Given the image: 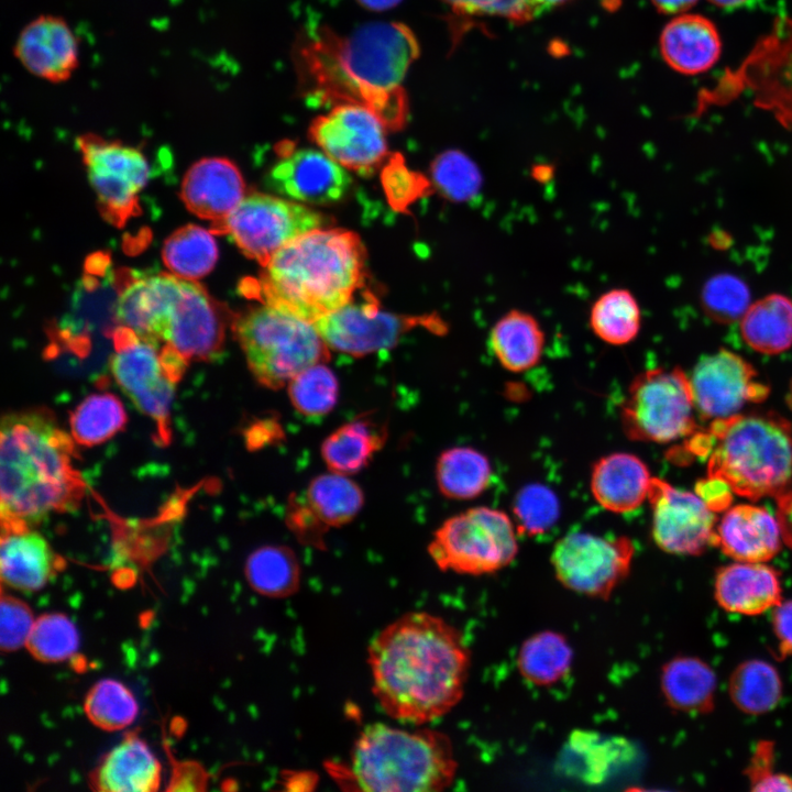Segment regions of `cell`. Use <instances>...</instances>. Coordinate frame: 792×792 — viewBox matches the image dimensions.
I'll list each match as a JSON object with an SVG mask.
<instances>
[{
    "label": "cell",
    "mask_w": 792,
    "mask_h": 792,
    "mask_svg": "<svg viewBox=\"0 0 792 792\" xmlns=\"http://www.w3.org/2000/svg\"><path fill=\"white\" fill-rule=\"evenodd\" d=\"M419 53L414 32L399 22L366 23L346 35L318 25L297 44L300 88L310 103L362 105L397 130L408 114L402 82Z\"/></svg>",
    "instance_id": "obj_1"
},
{
    "label": "cell",
    "mask_w": 792,
    "mask_h": 792,
    "mask_svg": "<svg viewBox=\"0 0 792 792\" xmlns=\"http://www.w3.org/2000/svg\"><path fill=\"white\" fill-rule=\"evenodd\" d=\"M372 693L391 718L422 726L463 697L471 656L462 632L427 612H409L370 641Z\"/></svg>",
    "instance_id": "obj_2"
},
{
    "label": "cell",
    "mask_w": 792,
    "mask_h": 792,
    "mask_svg": "<svg viewBox=\"0 0 792 792\" xmlns=\"http://www.w3.org/2000/svg\"><path fill=\"white\" fill-rule=\"evenodd\" d=\"M74 441L46 408L3 416L0 438L2 530L31 528L53 513L78 506L85 483L74 465L77 457Z\"/></svg>",
    "instance_id": "obj_3"
},
{
    "label": "cell",
    "mask_w": 792,
    "mask_h": 792,
    "mask_svg": "<svg viewBox=\"0 0 792 792\" xmlns=\"http://www.w3.org/2000/svg\"><path fill=\"white\" fill-rule=\"evenodd\" d=\"M365 248L358 234L320 228L282 248L255 282L263 304L315 323L352 301L364 283Z\"/></svg>",
    "instance_id": "obj_4"
},
{
    "label": "cell",
    "mask_w": 792,
    "mask_h": 792,
    "mask_svg": "<svg viewBox=\"0 0 792 792\" xmlns=\"http://www.w3.org/2000/svg\"><path fill=\"white\" fill-rule=\"evenodd\" d=\"M458 769L449 736L440 730L373 723L353 743L349 771L363 791L438 792L453 782Z\"/></svg>",
    "instance_id": "obj_5"
},
{
    "label": "cell",
    "mask_w": 792,
    "mask_h": 792,
    "mask_svg": "<svg viewBox=\"0 0 792 792\" xmlns=\"http://www.w3.org/2000/svg\"><path fill=\"white\" fill-rule=\"evenodd\" d=\"M707 433L708 477L724 481L737 495L776 498L791 484L792 427L782 416L737 414L713 420Z\"/></svg>",
    "instance_id": "obj_6"
},
{
    "label": "cell",
    "mask_w": 792,
    "mask_h": 792,
    "mask_svg": "<svg viewBox=\"0 0 792 792\" xmlns=\"http://www.w3.org/2000/svg\"><path fill=\"white\" fill-rule=\"evenodd\" d=\"M232 330L256 382L273 391L330 356L314 323L266 304L233 318Z\"/></svg>",
    "instance_id": "obj_7"
},
{
    "label": "cell",
    "mask_w": 792,
    "mask_h": 792,
    "mask_svg": "<svg viewBox=\"0 0 792 792\" xmlns=\"http://www.w3.org/2000/svg\"><path fill=\"white\" fill-rule=\"evenodd\" d=\"M110 370L121 389L157 427L158 443L170 439L169 413L176 383L188 363L175 349L145 340L132 329L118 326L112 332Z\"/></svg>",
    "instance_id": "obj_8"
},
{
    "label": "cell",
    "mask_w": 792,
    "mask_h": 792,
    "mask_svg": "<svg viewBox=\"0 0 792 792\" xmlns=\"http://www.w3.org/2000/svg\"><path fill=\"white\" fill-rule=\"evenodd\" d=\"M515 522L495 508L477 506L444 520L433 532L428 553L441 571L465 575L495 573L517 556Z\"/></svg>",
    "instance_id": "obj_9"
},
{
    "label": "cell",
    "mask_w": 792,
    "mask_h": 792,
    "mask_svg": "<svg viewBox=\"0 0 792 792\" xmlns=\"http://www.w3.org/2000/svg\"><path fill=\"white\" fill-rule=\"evenodd\" d=\"M690 378L678 366L645 371L620 406L624 433L634 441L668 443L697 432Z\"/></svg>",
    "instance_id": "obj_10"
},
{
    "label": "cell",
    "mask_w": 792,
    "mask_h": 792,
    "mask_svg": "<svg viewBox=\"0 0 792 792\" xmlns=\"http://www.w3.org/2000/svg\"><path fill=\"white\" fill-rule=\"evenodd\" d=\"M330 222L327 216L304 204L252 193L224 220L215 223L212 230L229 235L245 256L265 266L286 244Z\"/></svg>",
    "instance_id": "obj_11"
},
{
    "label": "cell",
    "mask_w": 792,
    "mask_h": 792,
    "mask_svg": "<svg viewBox=\"0 0 792 792\" xmlns=\"http://www.w3.org/2000/svg\"><path fill=\"white\" fill-rule=\"evenodd\" d=\"M634 554V542L627 536L578 531L557 541L551 564L557 580L565 588L607 600L628 576Z\"/></svg>",
    "instance_id": "obj_12"
},
{
    "label": "cell",
    "mask_w": 792,
    "mask_h": 792,
    "mask_svg": "<svg viewBox=\"0 0 792 792\" xmlns=\"http://www.w3.org/2000/svg\"><path fill=\"white\" fill-rule=\"evenodd\" d=\"M386 129L367 107L340 103L317 117L308 132L310 140L341 166L370 175L387 157Z\"/></svg>",
    "instance_id": "obj_13"
},
{
    "label": "cell",
    "mask_w": 792,
    "mask_h": 792,
    "mask_svg": "<svg viewBox=\"0 0 792 792\" xmlns=\"http://www.w3.org/2000/svg\"><path fill=\"white\" fill-rule=\"evenodd\" d=\"M690 382L695 409L711 420L737 415L746 404L763 402L770 392L749 362L726 349L702 356Z\"/></svg>",
    "instance_id": "obj_14"
},
{
    "label": "cell",
    "mask_w": 792,
    "mask_h": 792,
    "mask_svg": "<svg viewBox=\"0 0 792 792\" xmlns=\"http://www.w3.org/2000/svg\"><path fill=\"white\" fill-rule=\"evenodd\" d=\"M654 543L672 554L695 556L715 541V515L696 494L653 477L648 494Z\"/></svg>",
    "instance_id": "obj_15"
},
{
    "label": "cell",
    "mask_w": 792,
    "mask_h": 792,
    "mask_svg": "<svg viewBox=\"0 0 792 792\" xmlns=\"http://www.w3.org/2000/svg\"><path fill=\"white\" fill-rule=\"evenodd\" d=\"M425 319L383 311L369 298L359 304L350 301L314 324L330 350L364 356L393 348L418 326L430 327Z\"/></svg>",
    "instance_id": "obj_16"
},
{
    "label": "cell",
    "mask_w": 792,
    "mask_h": 792,
    "mask_svg": "<svg viewBox=\"0 0 792 792\" xmlns=\"http://www.w3.org/2000/svg\"><path fill=\"white\" fill-rule=\"evenodd\" d=\"M230 319L227 308L196 280L182 278L180 294L173 307L165 343L189 361H211L224 346Z\"/></svg>",
    "instance_id": "obj_17"
},
{
    "label": "cell",
    "mask_w": 792,
    "mask_h": 792,
    "mask_svg": "<svg viewBox=\"0 0 792 792\" xmlns=\"http://www.w3.org/2000/svg\"><path fill=\"white\" fill-rule=\"evenodd\" d=\"M351 183L346 168L322 151L312 148L282 152L266 177L267 186L279 196L317 206L343 199Z\"/></svg>",
    "instance_id": "obj_18"
},
{
    "label": "cell",
    "mask_w": 792,
    "mask_h": 792,
    "mask_svg": "<svg viewBox=\"0 0 792 792\" xmlns=\"http://www.w3.org/2000/svg\"><path fill=\"white\" fill-rule=\"evenodd\" d=\"M755 102L792 129V20L784 19L749 55L741 70Z\"/></svg>",
    "instance_id": "obj_19"
},
{
    "label": "cell",
    "mask_w": 792,
    "mask_h": 792,
    "mask_svg": "<svg viewBox=\"0 0 792 792\" xmlns=\"http://www.w3.org/2000/svg\"><path fill=\"white\" fill-rule=\"evenodd\" d=\"M180 289L182 278L172 273L132 274L119 290L114 306L118 326L132 329L145 340L165 343Z\"/></svg>",
    "instance_id": "obj_20"
},
{
    "label": "cell",
    "mask_w": 792,
    "mask_h": 792,
    "mask_svg": "<svg viewBox=\"0 0 792 792\" xmlns=\"http://www.w3.org/2000/svg\"><path fill=\"white\" fill-rule=\"evenodd\" d=\"M14 54L30 73L52 82L67 80L79 63L75 34L55 15L31 21L20 33Z\"/></svg>",
    "instance_id": "obj_21"
},
{
    "label": "cell",
    "mask_w": 792,
    "mask_h": 792,
    "mask_svg": "<svg viewBox=\"0 0 792 792\" xmlns=\"http://www.w3.org/2000/svg\"><path fill=\"white\" fill-rule=\"evenodd\" d=\"M245 196V184L237 165L224 157H206L186 172L180 197L197 217L218 223L224 220Z\"/></svg>",
    "instance_id": "obj_22"
},
{
    "label": "cell",
    "mask_w": 792,
    "mask_h": 792,
    "mask_svg": "<svg viewBox=\"0 0 792 792\" xmlns=\"http://www.w3.org/2000/svg\"><path fill=\"white\" fill-rule=\"evenodd\" d=\"M783 536L777 517L766 508L741 504L729 508L715 529L714 546L740 562H767L781 549Z\"/></svg>",
    "instance_id": "obj_23"
},
{
    "label": "cell",
    "mask_w": 792,
    "mask_h": 792,
    "mask_svg": "<svg viewBox=\"0 0 792 792\" xmlns=\"http://www.w3.org/2000/svg\"><path fill=\"white\" fill-rule=\"evenodd\" d=\"M161 778V763L150 747L135 733H128L99 760L88 782L95 791L153 792Z\"/></svg>",
    "instance_id": "obj_24"
},
{
    "label": "cell",
    "mask_w": 792,
    "mask_h": 792,
    "mask_svg": "<svg viewBox=\"0 0 792 792\" xmlns=\"http://www.w3.org/2000/svg\"><path fill=\"white\" fill-rule=\"evenodd\" d=\"M63 564L62 558L37 531L31 528L2 530L0 574L7 586L21 592L38 591Z\"/></svg>",
    "instance_id": "obj_25"
},
{
    "label": "cell",
    "mask_w": 792,
    "mask_h": 792,
    "mask_svg": "<svg viewBox=\"0 0 792 792\" xmlns=\"http://www.w3.org/2000/svg\"><path fill=\"white\" fill-rule=\"evenodd\" d=\"M781 591L779 572L765 562L737 561L715 575V598L729 613L760 615L781 603Z\"/></svg>",
    "instance_id": "obj_26"
},
{
    "label": "cell",
    "mask_w": 792,
    "mask_h": 792,
    "mask_svg": "<svg viewBox=\"0 0 792 792\" xmlns=\"http://www.w3.org/2000/svg\"><path fill=\"white\" fill-rule=\"evenodd\" d=\"M660 53L675 72L697 75L717 63L722 54V41L710 19L701 14L682 13L663 28Z\"/></svg>",
    "instance_id": "obj_27"
},
{
    "label": "cell",
    "mask_w": 792,
    "mask_h": 792,
    "mask_svg": "<svg viewBox=\"0 0 792 792\" xmlns=\"http://www.w3.org/2000/svg\"><path fill=\"white\" fill-rule=\"evenodd\" d=\"M651 480L648 466L637 455L614 452L594 463L590 487L594 499L604 509L625 514L648 499Z\"/></svg>",
    "instance_id": "obj_28"
},
{
    "label": "cell",
    "mask_w": 792,
    "mask_h": 792,
    "mask_svg": "<svg viewBox=\"0 0 792 792\" xmlns=\"http://www.w3.org/2000/svg\"><path fill=\"white\" fill-rule=\"evenodd\" d=\"M544 332L529 312L512 309L492 327L490 345L498 363L507 371L522 373L536 366L544 350Z\"/></svg>",
    "instance_id": "obj_29"
},
{
    "label": "cell",
    "mask_w": 792,
    "mask_h": 792,
    "mask_svg": "<svg viewBox=\"0 0 792 792\" xmlns=\"http://www.w3.org/2000/svg\"><path fill=\"white\" fill-rule=\"evenodd\" d=\"M387 439L385 427L360 416L328 435L320 454L331 472L352 475L365 469Z\"/></svg>",
    "instance_id": "obj_30"
},
{
    "label": "cell",
    "mask_w": 792,
    "mask_h": 792,
    "mask_svg": "<svg viewBox=\"0 0 792 792\" xmlns=\"http://www.w3.org/2000/svg\"><path fill=\"white\" fill-rule=\"evenodd\" d=\"M661 692L668 705L684 713L713 710L716 676L712 668L694 657H676L661 670Z\"/></svg>",
    "instance_id": "obj_31"
},
{
    "label": "cell",
    "mask_w": 792,
    "mask_h": 792,
    "mask_svg": "<svg viewBox=\"0 0 792 792\" xmlns=\"http://www.w3.org/2000/svg\"><path fill=\"white\" fill-rule=\"evenodd\" d=\"M744 341L762 354H779L792 345V299L770 294L750 304L740 318Z\"/></svg>",
    "instance_id": "obj_32"
},
{
    "label": "cell",
    "mask_w": 792,
    "mask_h": 792,
    "mask_svg": "<svg viewBox=\"0 0 792 792\" xmlns=\"http://www.w3.org/2000/svg\"><path fill=\"white\" fill-rule=\"evenodd\" d=\"M301 497L328 529L351 522L365 502L356 482L331 471L311 479Z\"/></svg>",
    "instance_id": "obj_33"
},
{
    "label": "cell",
    "mask_w": 792,
    "mask_h": 792,
    "mask_svg": "<svg viewBox=\"0 0 792 792\" xmlns=\"http://www.w3.org/2000/svg\"><path fill=\"white\" fill-rule=\"evenodd\" d=\"M435 477L447 498L465 501L480 496L490 485L492 465L486 455L470 447L442 451L437 459Z\"/></svg>",
    "instance_id": "obj_34"
},
{
    "label": "cell",
    "mask_w": 792,
    "mask_h": 792,
    "mask_svg": "<svg viewBox=\"0 0 792 792\" xmlns=\"http://www.w3.org/2000/svg\"><path fill=\"white\" fill-rule=\"evenodd\" d=\"M244 572L249 585L266 597L285 598L300 586L299 560L285 544H266L255 549L246 559Z\"/></svg>",
    "instance_id": "obj_35"
},
{
    "label": "cell",
    "mask_w": 792,
    "mask_h": 792,
    "mask_svg": "<svg viewBox=\"0 0 792 792\" xmlns=\"http://www.w3.org/2000/svg\"><path fill=\"white\" fill-rule=\"evenodd\" d=\"M573 651L564 635L543 630L528 637L517 654L520 675L537 686H551L570 671Z\"/></svg>",
    "instance_id": "obj_36"
},
{
    "label": "cell",
    "mask_w": 792,
    "mask_h": 792,
    "mask_svg": "<svg viewBox=\"0 0 792 792\" xmlns=\"http://www.w3.org/2000/svg\"><path fill=\"white\" fill-rule=\"evenodd\" d=\"M219 255L211 231L196 224L184 226L164 242L162 258L175 276L197 280L211 272Z\"/></svg>",
    "instance_id": "obj_37"
},
{
    "label": "cell",
    "mask_w": 792,
    "mask_h": 792,
    "mask_svg": "<svg viewBox=\"0 0 792 792\" xmlns=\"http://www.w3.org/2000/svg\"><path fill=\"white\" fill-rule=\"evenodd\" d=\"M588 323L603 342L616 346L628 344L641 328L640 306L629 289H609L592 304Z\"/></svg>",
    "instance_id": "obj_38"
},
{
    "label": "cell",
    "mask_w": 792,
    "mask_h": 792,
    "mask_svg": "<svg viewBox=\"0 0 792 792\" xmlns=\"http://www.w3.org/2000/svg\"><path fill=\"white\" fill-rule=\"evenodd\" d=\"M87 170L114 175L141 190L150 178V165L143 153L118 141L88 133L77 139Z\"/></svg>",
    "instance_id": "obj_39"
},
{
    "label": "cell",
    "mask_w": 792,
    "mask_h": 792,
    "mask_svg": "<svg viewBox=\"0 0 792 792\" xmlns=\"http://www.w3.org/2000/svg\"><path fill=\"white\" fill-rule=\"evenodd\" d=\"M733 703L744 713L759 715L776 707L782 695V682L776 668L763 660L741 662L728 684Z\"/></svg>",
    "instance_id": "obj_40"
},
{
    "label": "cell",
    "mask_w": 792,
    "mask_h": 792,
    "mask_svg": "<svg viewBox=\"0 0 792 792\" xmlns=\"http://www.w3.org/2000/svg\"><path fill=\"white\" fill-rule=\"evenodd\" d=\"M127 420L124 406L116 395L91 394L70 414V435L82 447L98 446L121 431Z\"/></svg>",
    "instance_id": "obj_41"
},
{
    "label": "cell",
    "mask_w": 792,
    "mask_h": 792,
    "mask_svg": "<svg viewBox=\"0 0 792 792\" xmlns=\"http://www.w3.org/2000/svg\"><path fill=\"white\" fill-rule=\"evenodd\" d=\"M627 750L625 739L578 730L569 739L564 765H572L575 776L583 781L597 783L607 778L615 765L625 758Z\"/></svg>",
    "instance_id": "obj_42"
},
{
    "label": "cell",
    "mask_w": 792,
    "mask_h": 792,
    "mask_svg": "<svg viewBox=\"0 0 792 792\" xmlns=\"http://www.w3.org/2000/svg\"><path fill=\"white\" fill-rule=\"evenodd\" d=\"M84 711L98 728L116 732L130 726L138 716L139 704L123 683L102 679L85 696Z\"/></svg>",
    "instance_id": "obj_43"
},
{
    "label": "cell",
    "mask_w": 792,
    "mask_h": 792,
    "mask_svg": "<svg viewBox=\"0 0 792 792\" xmlns=\"http://www.w3.org/2000/svg\"><path fill=\"white\" fill-rule=\"evenodd\" d=\"M294 409L305 417H322L336 407L340 385L333 371L322 363L311 365L294 376L286 386Z\"/></svg>",
    "instance_id": "obj_44"
},
{
    "label": "cell",
    "mask_w": 792,
    "mask_h": 792,
    "mask_svg": "<svg viewBox=\"0 0 792 792\" xmlns=\"http://www.w3.org/2000/svg\"><path fill=\"white\" fill-rule=\"evenodd\" d=\"M79 635L75 624L62 613L38 616L25 647L38 661L56 663L69 659L78 649Z\"/></svg>",
    "instance_id": "obj_45"
},
{
    "label": "cell",
    "mask_w": 792,
    "mask_h": 792,
    "mask_svg": "<svg viewBox=\"0 0 792 792\" xmlns=\"http://www.w3.org/2000/svg\"><path fill=\"white\" fill-rule=\"evenodd\" d=\"M431 180L444 198L454 202L471 200L482 184L475 163L458 150L444 151L433 160Z\"/></svg>",
    "instance_id": "obj_46"
},
{
    "label": "cell",
    "mask_w": 792,
    "mask_h": 792,
    "mask_svg": "<svg viewBox=\"0 0 792 792\" xmlns=\"http://www.w3.org/2000/svg\"><path fill=\"white\" fill-rule=\"evenodd\" d=\"M702 308L718 323L739 320L750 306V292L745 282L732 274H717L710 278L701 293Z\"/></svg>",
    "instance_id": "obj_47"
},
{
    "label": "cell",
    "mask_w": 792,
    "mask_h": 792,
    "mask_svg": "<svg viewBox=\"0 0 792 792\" xmlns=\"http://www.w3.org/2000/svg\"><path fill=\"white\" fill-rule=\"evenodd\" d=\"M513 509L517 531L529 536L550 529L560 514L557 495L542 484L524 486L514 499Z\"/></svg>",
    "instance_id": "obj_48"
},
{
    "label": "cell",
    "mask_w": 792,
    "mask_h": 792,
    "mask_svg": "<svg viewBox=\"0 0 792 792\" xmlns=\"http://www.w3.org/2000/svg\"><path fill=\"white\" fill-rule=\"evenodd\" d=\"M455 14L463 16H493L515 24H525L537 16L529 0H439Z\"/></svg>",
    "instance_id": "obj_49"
},
{
    "label": "cell",
    "mask_w": 792,
    "mask_h": 792,
    "mask_svg": "<svg viewBox=\"0 0 792 792\" xmlns=\"http://www.w3.org/2000/svg\"><path fill=\"white\" fill-rule=\"evenodd\" d=\"M34 616L26 603L2 593L0 603V648L3 652L25 646L34 625Z\"/></svg>",
    "instance_id": "obj_50"
},
{
    "label": "cell",
    "mask_w": 792,
    "mask_h": 792,
    "mask_svg": "<svg viewBox=\"0 0 792 792\" xmlns=\"http://www.w3.org/2000/svg\"><path fill=\"white\" fill-rule=\"evenodd\" d=\"M773 759V744L768 740L759 741L747 767L751 790L792 791V777L776 771Z\"/></svg>",
    "instance_id": "obj_51"
},
{
    "label": "cell",
    "mask_w": 792,
    "mask_h": 792,
    "mask_svg": "<svg viewBox=\"0 0 792 792\" xmlns=\"http://www.w3.org/2000/svg\"><path fill=\"white\" fill-rule=\"evenodd\" d=\"M288 529L302 544L322 548L329 529L316 517L302 497L292 494L285 513Z\"/></svg>",
    "instance_id": "obj_52"
},
{
    "label": "cell",
    "mask_w": 792,
    "mask_h": 792,
    "mask_svg": "<svg viewBox=\"0 0 792 792\" xmlns=\"http://www.w3.org/2000/svg\"><path fill=\"white\" fill-rule=\"evenodd\" d=\"M772 625L781 657L792 654V601L781 602L774 607Z\"/></svg>",
    "instance_id": "obj_53"
},
{
    "label": "cell",
    "mask_w": 792,
    "mask_h": 792,
    "mask_svg": "<svg viewBox=\"0 0 792 792\" xmlns=\"http://www.w3.org/2000/svg\"><path fill=\"white\" fill-rule=\"evenodd\" d=\"M207 783L204 769L195 762H179L174 767L169 790H202Z\"/></svg>",
    "instance_id": "obj_54"
},
{
    "label": "cell",
    "mask_w": 792,
    "mask_h": 792,
    "mask_svg": "<svg viewBox=\"0 0 792 792\" xmlns=\"http://www.w3.org/2000/svg\"><path fill=\"white\" fill-rule=\"evenodd\" d=\"M697 495L713 510L724 509L729 505L732 488L722 480L708 477L696 485Z\"/></svg>",
    "instance_id": "obj_55"
},
{
    "label": "cell",
    "mask_w": 792,
    "mask_h": 792,
    "mask_svg": "<svg viewBox=\"0 0 792 792\" xmlns=\"http://www.w3.org/2000/svg\"><path fill=\"white\" fill-rule=\"evenodd\" d=\"M778 510L777 518L781 527L783 542L792 548V482L776 497Z\"/></svg>",
    "instance_id": "obj_56"
},
{
    "label": "cell",
    "mask_w": 792,
    "mask_h": 792,
    "mask_svg": "<svg viewBox=\"0 0 792 792\" xmlns=\"http://www.w3.org/2000/svg\"><path fill=\"white\" fill-rule=\"evenodd\" d=\"M657 10L664 14H682L695 6L697 0H651Z\"/></svg>",
    "instance_id": "obj_57"
},
{
    "label": "cell",
    "mask_w": 792,
    "mask_h": 792,
    "mask_svg": "<svg viewBox=\"0 0 792 792\" xmlns=\"http://www.w3.org/2000/svg\"><path fill=\"white\" fill-rule=\"evenodd\" d=\"M362 7L373 11H384L396 7L402 0H356Z\"/></svg>",
    "instance_id": "obj_58"
},
{
    "label": "cell",
    "mask_w": 792,
    "mask_h": 792,
    "mask_svg": "<svg viewBox=\"0 0 792 792\" xmlns=\"http://www.w3.org/2000/svg\"><path fill=\"white\" fill-rule=\"evenodd\" d=\"M565 1L568 0H529L538 14L546 9L557 7L561 3H564Z\"/></svg>",
    "instance_id": "obj_59"
},
{
    "label": "cell",
    "mask_w": 792,
    "mask_h": 792,
    "mask_svg": "<svg viewBox=\"0 0 792 792\" xmlns=\"http://www.w3.org/2000/svg\"><path fill=\"white\" fill-rule=\"evenodd\" d=\"M713 4L724 8V9H734L743 6L748 0H708Z\"/></svg>",
    "instance_id": "obj_60"
},
{
    "label": "cell",
    "mask_w": 792,
    "mask_h": 792,
    "mask_svg": "<svg viewBox=\"0 0 792 792\" xmlns=\"http://www.w3.org/2000/svg\"><path fill=\"white\" fill-rule=\"evenodd\" d=\"M787 403H788L789 407L792 409V381H791V384L789 387V392L787 394Z\"/></svg>",
    "instance_id": "obj_61"
}]
</instances>
